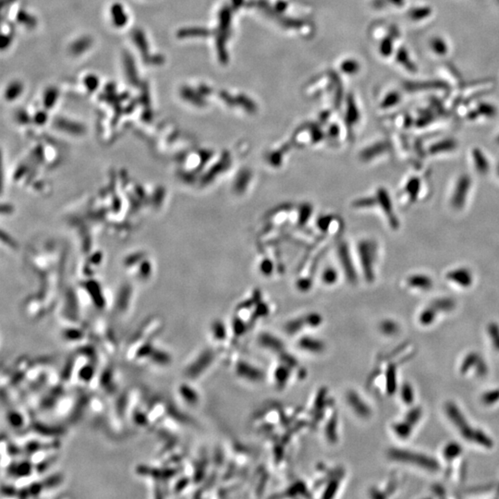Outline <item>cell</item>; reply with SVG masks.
<instances>
[{
	"label": "cell",
	"instance_id": "cell-13",
	"mask_svg": "<svg viewBox=\"0 0 499 499\" xmlns=\"http://www.w3.org/2000/svg\"><path fill=\"white\" fill-rule=\"evenodd\" d=\"M237 373L242 378L248 379L252 382H259L264 377V374L260 370L246 362H240L238 364Z\"/></svg>",
	"mask_w": 499,
	"mask_h": 499
},
{
	"label": "cell",
	"instance_id": "cell-30",
	"mask_svg": "<svg viewBox=\"0 0 499 499\" xmlns=\"http://www.w3.org/2000/svg\"><path fill=\"white\" fill-rule=\"evenodd\" d=\"M431 46H432V48H433V50H434L435 53L440 54V55L446 54V51H447V46H446V43L444 42L443 40L440 39V38H435L434 40H432Z\"/></svg>",
	"mask_w": 499,
	"mask_h": 499
},
{
	"label": "cell",
	"instance_id": "cell-41",
	"mask_svg": "<svg viewBox=\"0 0 499 499\" xmlns=\"http://www.w3.org/2000/svg\"><path fill=\"white\" fill-rule=\"evenodd\" d=\"M286 376V372L285 369L283 368H280L279 370H277V379L278 383H283L285 382L284 378Z\"/></svg>",
	"mask_w": 499,
	"mask_h": 499
},
{
	"label": "cell",
	"instance_id": "cell-21",
	"mask_svg": "<svg viewBox=\"0 0 499 499\" xmlns=\"http://www.w3.org/2000/svg\"><path fill=\"white\" fill-rule=\"evenodd\" d=\"M388 151V144L385 143H375V145L367 148L364 152L361 153L360 158L363 161H371L374 157H380L384 154H386Z\"/></svg>",
	"mask_w": 499,
	"mask_h": 499
},
{
	"label": "cell",
	"instance_id": "cell-38",
	"mask_svg": "<svg viewBox=\"0 0 499 499\" xmlns=\"http://www.w3.org/2000/svg\"><path fill=\"white\" fill-rule=\"evenodd\" d=\"M80 41H81V40H80ZM80 41H79V42H77V43L72 46V49H73L74 52H76V53L83 52L81 47H83V50H84V49H85V47H87L88 44H89L88 40H82V42H80Z\"/></svg>",
	"mask_w": 499,
	"mask_h": 499
},
{
	"label": "cell",
	"instance_id": "cell-16",
	"mask_svg": "<svg viewBox=\"0 0 499 499\" xmlns=\"http://www.w3.org/2000/svg\"><path fill=\"white\" fill-rule=\"evenodd\" d=\"M431 303L434 305V307L438 310L440 314H449L452 313L453 311L457 307L456 301L450 298V297H440L436 298L431 302Z\"/></svg>",
	"mask_w": 499,
	"mask_h": 499
},
{
	"label": "cell",
	"instance_id": "cell-3",
	"mask_svg": "<svg viewBox=\"0 0 499 499\" xmlns=\"http://www.w3.org/2000/svg\"><path fill=\"white\" fill-rule=\"evenodd\" d=\"M459 373L464 377L481 379L488 375L489 366L480 352L468 351L460 361Z\"/></svg>",
	"mask_w": 499,
	"mask_h": 499
},
{
	"label": "cell",
	"instance_id": "cell-7",
	"mask_svg": "<svg viewBox=\"0 0 499 499\" xmlns=\"http://www.w3.org/2000/svg\"><path fill=\"white\" fill-rule=\"evenodd\" d=\"M446 279L461 288H469L474 282L473 273L466 267L456 268L448 271L446 274Z\"/></svg>",
	"mask_w": 499,
	"mask_h": 499
},
{
	"label": "cell",
	"instance_id": "cell-27",
	"mask_svg": "<svg viewBox=\"0 0 499 499\" xmlns=\"http://www.w3.org/2000/svg\"><path fill=\"white\" fill-rule=\"evenodd\" d=\"M338 273L336 269L333 267H327L323 271L322 275V280L323 283L326 285H332L337 282L338 280Z\"/></svg>",
	"mask_w": 499,
	"mask_h": 499
},
{
	"label": "cell",
	"instance_id": "cell-37",
	"mask_svg": "<svg viewBox=\"0 0 499 499\" xmlns=\"http://www.w3.org/2000/svg\"><path fill=\"white\" fill-rule=\"evenodd\" d=\"M481 112L487 116V117H491V116H495V113H496V109L494 107L489 106V105H484V106H481Z\"/></svg>",
	"mask_w": 499,
	"mask_h": 499
},
{
	"label": "cell",
	"instance_id": "cell-19",
	"mask_svg": "<svg viewBox=\"0 0 499 499\" xmlns=\"http://www.w3.org/2000/svg\"><path fill=\"white\" fill-rule=\"evenodd\" d=\"M485 333L492 348L499 352V323L497 321H491L485 326Z\"/></svg>",
	"mask_w": 499,
	"mask_h": 499
},
{
	"label": "cell",
	"instance_id": "cell-23",
	"mask_svg": "<svg viewBox=\"0 0 499 499\" xmlns=\"http://www.w3.org/2000/svg\"><path fill=\"white\" fill-rule=\"evenodd\" d=\"M424 417V409L418 405H413L410 407L406 411V413L403 416V418L407 420L411 425L417 426L421 423L422 419Z\"/></svg>",
	"mask_w": 499,
	"mask_h": 499
},
{
	"label": "cell",
	"instance_id": "cell-25",
	"mask_svg": "<svg viewBox=\"0 0 499 499\" xmlns=\"http://www.w3.org/2000/svg\"><path fill=\"white\" fill-rule=\"evenodd\" d=\"M250 179V173L248 170H243L242 172H240V176L238 177V178H236V181L234 184L235 192L239 193V194L243 193L246 190L247 186L249 185Z\"/></svg>",
	"mask_w": 499,
	"mask_h": 499
},
{
	"label": "cell",
	"instance_id": "cell-12",
	"mask_svg": "<svg viewBox=\"0 0 499 499\" xmlns=\"http://www.w3.org/2000/svg\"><path fill=\"white\" fill-rule=\"evenodd\" d=\"M415 426L409 423L403 417L401 420H398L394 422L391 425V429L393 434L397 436L400 440H408L410 439L415 431Z\"/></svg>",
	"mask_w": 499,
	"mask_h": 499
},
{
	"label": "cell",
	"instance_id": "cell-22",
	"mask_svg": "<svg viewBox=\"0 0 499 499\" xmlns=\"http://www.w3.org/2000/svg\"><path fill=\"white\" fill-rule=\"evenodd\" d=\"M299 346L304 351L314 352V353H319L324 350V345H323V342L313 339V338H303L299 341Z\"/></svg>",
	"mask_w": 499,
	"mask_h": 499
},
{
	"label": "cell",
	"instance_id": "cell-36",
	"mask_svg": "<svg viewBox=\"0 0 499 499\" xmlns=\"http://www.w3.org/2000/svg\"><path fill=\"white\" fill-rule=\"evenodd\" d=\"M260 268H261V271L265 275H270L272 273V271H273V264L269 260H265V261L262 262Z\"/></svg>",
	"mask_w": 499,
	"mask_h": 499
},
{
	"label": "cell",
	"instance_id": "cell-35",
	"mask_svg": "<svg viewBox=\"0 0 499 499\" xmlns=\"http://www.w3.org/2000/svg\"><path fill=\"white\" fill-rule=\"evenodd\" d=\"M20 91H21L20 84H18V83L10 84L9 89L7 90V97H9V99L13 98V97H16V96H18V94L20 92Z\"/></svg>",
	"mask_w": 499,
	"mask_h": 499
},
{
	"label": "cell",
	"instance_id": "cell-24",
	"mask_svg": "<svg viewBox=\"0 0 499 499\" xmlns=\"http://www.w3.org/2000/svg\"><path fill=\"white\" fill-rule=\"evenodd\" d=\"M379 330L385 336L393 337L400 331V325L397 321L392 319H386L379 324Z\"/></svg>",
	"mask_w": 499,
	"mask_h": 499
},
{
	"label": "cell",
	"instance_id": "cell-29",
	"mask_svg": "<svg viewBox=\"0 0 499 499\" xmlns=\"http://www.w3.org/2000/svg\"><path fill=\"white\" fill-rule=\"evenodd\" d=\"M113 17H114V21L117 25L119 26H122L126 21H127V18H125V14L123 12V9L120 7V5L118 6H114L113 7Z\"/></svg>",
	"mask_w": 499,
	"mask_h": 499
},
{
	"label": "cell",
	"instance_id": "cell-2",
	"mask_svg": "<svg viewBox=\"0 0 499 499\" xmlns=\"http://www.w3.org/2000/svg\"><path fill=\"white\" fill-rule=\"evenodd\" d=\"M388 457L393 462L409 465L429 473H437L442 470L441 462L426 453L405 448H390Z\"/></svg>",
	"mask_w": 499,
	"mask_h": 499
},
{
	"label": "cell",
	"instance_id": "cell-17",
	"mask_svg": "<svg viewBox=\"0 0 499 499\" xmlns=\"http://www.w3.org/2000/svg\"><path fill=\"white\" fill-rule=\"evenodd\" d=\"M481 405L486 408L496 406L499 403V388H492L484 390L479 397Z\"/></svg>",
	"mask_w": 499,
	"mask_h": 499
},
{
	"label": "cell",
	"instance_id": "cell-6",
	"mask_svg": "<svg viewBox=\"0 0 499 499\" xmlns=\"http://www.w3.org/2000/svg\"><path fill=\"white\" fill-rule=\"evenodd\" d=\"M374 196L376 198V206L378 205L382 212L386 214L388 224L390 225L391 229L397 230L399 227V222L395 214L393 202L386 188H378Z\"/></svg>",
	"mask_w": 499,
	"mask_h": 499
},
{
	"label": "cell",
	"instance_id": "cell-34",
	"mask_svg": "<svg viewBox=\"0 0 499 499\" xmlns=\"http://www.w3.org/2000/svg\"><path fill=\"white\" fill-rule=\"evenodd\" d=\"M213 332L214 335L215 336L216 339H225V336H226V330H225V326L224 324L221 323H215L214 324V327H213Z\"/></svg>",
	"mask_w": 499,
	"mask_h": 499
},
{
	"label": "cell",
	"instance_id": "cell-10",
	"mask_svg": "<svg viewBox=\"0 0 499 499\" xmlns=\"http://www.w3.org/2000/svg\"><path fill=\"white\" fill-rule=\"evenodd\" d=\"M440 315L441 314L438 312V310L430 303L419 312L416 320L420 326L426 328L434 325Z\"/></svg>",
	"mask_w": 499,
	"mask_h": 499
},
{
	"label": "cell",
	"instance_id": "cell-31",
	"mask_svg": "<svg viewBox=\"0 0 499 499\" xmlns=\"http://www.w3.org/2000/svg\"><path fill=\"white\" fill-rule=\"evenodd\" d=\"M304 324H307L305 319L304 320L302 318L296 319L294 321H291L287 323L286 327V332L289 333V334H295V333L299 332L301 330L302 326Z\"/></svg>",
	"mask_w": 499,
	"mask_h": 499
},
{
	"label": "cell",
	"instance_id": "cell-32",
	"mask_svg": "<svg viewBox=\"0 0 499 499\" xmlns=\"http://www.w3.org/2000/svg\"><path fill=\"white\" fill-rule=\"evenodd\" d=\"M397 59L400 60L402 62V64L405 65L407 68L412 71H415V67L413 66V64L411 63L409 55H408V52H406L404 49H401L398 54H397Z\"/></svg>",
	"mask_w": 499,
	"mask_h": 499
},
{
	"label": "cell",
	"instance_id": "cell-40",
	"mask_svg": "<svg viewBox=\"0 0 499 499\" xmlns=\"http://www.w3.org/2000/svg\"><path fill=\"white\" fill-rule=\"evenodd\" d=\"M398 98H399V96H398V94H397V93H392V94H390V95L388 96V101H386V106H391V105L393 106V105H395V104L398 101Z\"/></svg>",
	"mask_w": 499,
	"mask_h": 499
},
{
	"label": "cell",
	"instance_id": "cell-28",
	"mask_svg": "<svg viewBox=\"0 0 499 499\" xmlns=\"http://www.w3.org/2000/svg\"><path fill=\"white\" fill-rule=\"evenodd\" d=\"M180 394L182 395V397L184 399L190 402V404H194L198 400V396H197L196 392L194 391V389L189 388L188 386L184 385L180 388Z\"/></svg>",
	"mask_w": 499,
	"mask_h": 499
},
{
	"label": "cell",
	"instance_id": "cell-15",
	"mask_svg": "<svg viewBox=\"0 0 499 499\" xmlns=\"http://www.w3.org/2000/svg\"><path fill=\"white\" fill-rule=\"evenodd\" d=\"M471 158H472V162H473L475 169L480 174L484 175L489 171V160L487 159V157L483 154V152L481 150L474 149L471 152Z\"/></svg>",
	"mask_w": 499,
	"mask_h": 499
},
{
	"label": "cell",
	"instance_id": "cell-5",
	"mask_svg": "<svg viewBox=\"0 0 499 499\" xmlns=\"http://www.w3.org/2000/svg\"><path fill=\"white\" fill-rule=\"evenodd\" d=\"M471 177L467 174L460 176L457 179L450 198V204L454 209L462 210L465 206L471 193Z\"/></svg>",
	"mask_w": 499,
	"mask_h": 499
},
{
	"label": "cell",
	"instance_id": "cell-18",
	"mask_svg": "<svg viewBox=\"0 0 499 499\" xmlns=\"http://www.w3.org/2000/svg\"><path fill=\"white\" fill-rule=\"evenodd\" d=\"M456 147H457V143L454 140L446 139V140L440 141V142L434 143V145H432L429 149V153L432 156H435V155L437 156V155H441V154L449 153L453 150H455Z\"/></svg>",
	"mask_w": 499,
	"mask_h": 499
},
{
	"label": "cell",
	"instance_id": "cell-43",
	"mask_svg": "<svg viewBox=\"0 0 499 499\" xmlns=\"http://www.w3.org/2000/svg\"></svg>",
	"mask_w": 499,
	"mask_h": 499
},
{
	"label": "cell",
	"instance_id": "cell-42",
	"mask_svg": "<svg viewBox=\"0 0 499 499\" xmlns=\"http://www.w3.org/2000/svg\"><path fill=\"white\" fill-rule=\"evenodd\" d=\"M498 498H499V495H498Z\"/></svg>",
	"mask_w": 499,
	"mask_h": 499
},
{
	"label": "cell",
	"instance_id": "cell-9",
	"mask_svg": "<svg viewBox=\"0 0 499 499\" xmlns=\"http://www.w3.org/2000/svg\"><path fill=\"white\" fill-rule=\"evenodd\" d=\"M348 402L351 409L356 412V414L363 419H368L372 415L371 407L360 397V395L355 391H350L347 395Z\"/></svg>",
	"mask_w": 499,
	"mask_h": 499
},
{
	"label": "cell",
	"instance_id": "cell-39",
	"mask_svg": "<svg viewBox=\"0 0 499 499\" xmlns=\"http://www.w3.org/2000/svg\"><path fill=\"white\" fill-rule=\"evenodd\" d=\"M85 83H86V86H87L90 90H94L95 88H97L98 82H97V79H95V77L89 76V77H87Z\"/></svg>",
	"mask_w": 499,
	"mask_h": 499
},
{
	"label": "cell",
	"instance_id": "cell-33",
	"mask_svg": "<svg viewBox=\"0 0 499 499\" xmlns=\"http://www.w3.org/2000/svg\"><path fill=\"white\" fill-rule=\"evenodd\" d=\"M431 13L430 9L427 8H420V9H414L410 12V17L413 19H422L429 16Z\"/></svg>",
	"mask_w": 499,
	"mask_h": 499
},
{
	"label": "cell",
	"instance_id": "cell-14",
	"mask_svg": "<svg viewBox=\"0 0 499 499\" xmlns=\"http://www.w3.org/2000/svg\"><path fill=\"white\" fill-rule=\"evenodd\" d=\"M398 392H399V397H400V400H401V402H402L405 406L408 407V408H410V407L415 405V389H414L413 386H412L410 382H405V383H403V384L398 388Z\"/></svg>",
	"mask_w": 499,
	"mask_h": 499
},
{
	"label": "cell",
	"instance_id": "cell-11",
	"mask_svg": "<svg viewBox=\"0 0 499 499\" xmlns=\"http://www.w3.org/2000/svg\"><path fill=\"white\" fill-rule=\"evenodd\" d=\"M406 285L410 289L428 291L433 288L434 281L431 277L425 274H413L407 278Z\"/></svg>",
	"mask_w": 499,
	"mask_h": 499
},
{
	"label": "cell",
	"instance_id": "cell-1",
	"mask_svg": "<svg viewBox=\"0 0 499 499\" xmlns=\"http://www.w3.org/2000/svg\"><path fill=\"white\" fill-rule=\"evenodd\" d=\"M444 412L448 422L464 441L486 450L494 447L495 442L491 435L481 427L471 424L461 407L455 401H446L444 404Z\"/></svg>",
	"mask_w": 499,
	"mask_h": 499
},
{
	"label": "cell",
	"instance_id": "cell-20",
	"mask_svg": "<svg viewBox=\"0 0 499 499\" xmlns=\"http://www.w3.org/2000/svg\"><path fill=\"white\" fill-rule=\"evenodd\" d=\"M421 190V180L419 178L413 177L408 180L405 187H404V194L408 197V200L410 203L414 202L418 198V195L420 194Z\"/></svg>",
	"mask_w": 499,
	"mask_h": 499
},
{
	"label": "cell",
	"instance_id": "cell-8",
	"mask_svg": "<svg viewBox=\"0 0 499 499\" xmlns=\"http://www.w3.org/2000/svg\"><path fill=\"white\" fill-rule=\"evenodd\" d=\"M338 253H339V260L341 261L342 267L343 269L348 277V279L351 281V283H354L357 281V275H356V271L354 269V266H353V263H352V259H351V252H350V250H349V246L346 244V243H340L339 245V248H338Z\"/></svg>",
	"mask_w": 499,
	"mask_h": 499
},
{
	"label": "cell",
	"instance_id": "cell-26",
	"mask_svg": "<svg viewBox=\"0 0 499 499\" xmlns=\"http://www.w3.org/2000/svg\"><path fill=\"white\" fill-rule=\"evenodd\" d=\"M260 343L268 349H274V350H280L282 349V342L279 339H276L275 337L269 335V334H264L260 338Z\"/></svg>",
	"mask_w": 499,
	"mask_h": 499
},
{
	"label": "cell",
	"instance_id": "cell-4",
	"mask_svg": "<svg viewBox=\"0 0 499 499\" xmlns=\"http://www.w3.org/2000/svg\"><path fill=\"white\" fill-rule=\"evenodd\" d=\"M377 244L374 240H363L358 245V253L363 276L366 281L373 282L375 278L374 266L377 255Z\"/></svg>",
	"mask_w": 499,
	"mask_h": 499
}]
</instances>
